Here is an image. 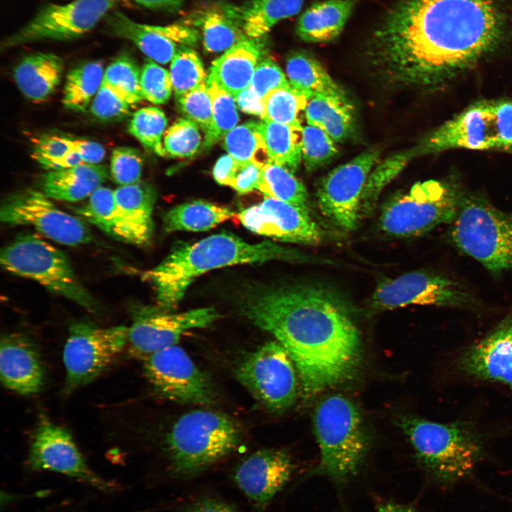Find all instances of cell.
I'll return each instance as SVG.
<instances>
[{
    "instance_id": "obj_32",
    "label": "cell",
    "mask_w": 512,
    "mask_h": 512,
    "mask_svg": "<svg viewBox=\"0 0 512 512\" xmlns=\"http://www.w3.org/2000/svg\"><path fill=\"white\" fill-rule=\"evenodd\" d=\"M286 73L290 85L309 99L320 95L346 97L321 64L306 52H294L288 56Z\"/></svg>"
},
{
    "instance_id": "obj_42",
    "label": "cell",
    "mask_w": 512,
    "mask_h": 512,
    "mask_svg": "<svg viewBox=\"0 0 512 512\" xmlns=\"http://www.w3.org/2000/svg\"><path fill=\"white\" fill-rule=\"evenodd\" d=\"M208 92L212 99V123L205 134L203 148L208 149L223 139L237 126L239 121L237 105L234 97L207 79Z\"/></svg>"
},
{
    "instance_id": "obj_60",
    "label": "cell",
    "mask_w": 512,
    "mask_h": 512,
    "mask_svg": "<svg viewBox=\"0 0 512 512\" xmlns=\"http://www.w3.org/2000/svg\"><path fill=\"white\" fill-rule=\"evenodd\" d=\"M375 512H416L412 506L388 501L380 503Z\"/></svg>"
},
{
    "instance_id": "obj_17",
    "label": "cell",
    "mask_w": 512,
    "mask_h": 512,
    "mask_svg": "<svg viewBox=\"0 0 512 512\" xmlns=\"http://www.w3.org/2000/svg\"><path fill=\"white\" fill-rule=\"evenodd\" d=\"M119 0H73L43 6L26 25L8 36L4 48L41 40H71L90 31Z\"/></svg>"
},
{
    "instance_id": "obj_10",
    "label": "cell",
    "mask_w": 512,
    "mask_h": 512,
    "mask_svg": "<svg viewBox=\"0 0 512 512\" xmlns=\"http://www.w3.org/2000/svg\"><path fill=\"white\" fill-rule=\"evenodd\" d=\"M463 194L450 182L434 179L417 182L386 202L379 217V228L391 237L421 235L437 225L452 223Z\"/></svg>"
},
{
    "instance_id": "obj_34",
    "label": "cell",
    "mask_w": 512,
    "mask_h": 512,
    "mask_svg": "<svg viewBox=\"0 0 512 512\" xmlns=\"http://www.w3.org/2000/svg\"><path fill=\"white\" fill-rule=\"evenodd\" d=\"M304 0H250L241 6L243 31L251 38H262L283 19L297 14Z\"/></svg>"
},
{
    "instance_id": "obj_52",
    "label": "cell",
    "mask_w": 512,
    "mask_h": 512,
    "mask_svg": "<svg viewBox=\"0 0 512 512\" xmlns=\"http://www.w3.org/2000/svg\"><path fill=\"white\" fill-rule=\"evenodd\" d=\"M288 85L289 82L284 72L267 58L258 63L249 87L259 97L264 99L269 92Z\"/></svg>"
},
{
    "instance_id": "obj_25",
    "label": "cell",
    "mask_w": 512,
    "mask_h": 512,
    "mask_svg": "<svg viewBox=\"0 0 512 512\" xmlns=\"http://www.w3.org/2000/svg\"><path fill=\"white\" fill-rule=\"evenodd\" d=\"M263 53L262 38L246 37L213 62L208 80L234 97L249 87Z\"/></svg>"
},
{
    "instance_id": "obj_21",
    "label": "cell",
    "mask_w": 512,
    "mask_h": 512,
    "mask_svg": "<svg viewBox=\"0 0 512 512\" xmlns=\"http://www.w3.org/2000/svg\"><path fill=\"white\" fill-rule=\"evenodd\" d=\"M293 469L291 457L285 450L265 449L238 465L234 481L251 503L262 510L287 484Z\"/></svg>"
},
{
    "instance_id": "obj_48",
    "label": "cell",
    "mask_w": 512,
    "mask_h": 512,
    "mask_svg": "<svg viewBox=\"0 0 512 512\" xmlns=\"http://www.w3.org/2000/svg\"><path fill=\"white\" fill-rule=\"evenodd\" d=\"M176 99L182 113L199 126L206 134L212 123V99L207 81Z\"/></svg>"
},
{
    "instance_id": "obj_27",
    "label": "cell",
    "mask_w": 512,
    "mask_h": 512,
    "mask_svg": "<svg viewBox=\"0 0 512 512\" xmlns=\"http://www.w3.org/2000/svg\"><path fill=\"white\" fill-rule=\"evenodd\" d=\"M107 176L105 166L84 164L47 171L40 176L38 187L50 199L76 202L89 197L102 186Z\"/></svg>"
},
{
    "instance_id": "obj_31",
    "label": "cell",
    "mask_w": 512,
    "mask_h": 512,
    "mask_svg": "<svg viewBox=\"0 0 512 512\" xmlns=\"http://www.w3.org/2000/svg\"><path fill=\"white\" fill-rule=\"evenodd\" d=\"M307 124L324 131L336 142L347 139L354 129L353 108L347 97L315 95L304 110Z\"/></svg>"
},
{
    "instance_id": "obj_16",
    "label": "cell",
    "mask_w": 512,
    "mask_h": 512,
    "mask_svg": "<svg viewBox=\"0 0 512 512\" xmlns=\"http://www.w3.org/2000/svg\"><path fill=\"white\" fill-rule=\"evenodd\" d=\"M0 219L9 225H30L52 240L68 246L89 243L92 235L84 221L58 208L38 189L12 193L2 203Z\"/></svg>"
},
{
    "instance_id": "obj_56",
    "label": "cell",
    "mask_w": 512,
    "mask_h": 512,
    "mask_svg": "<svg viewBox=\"0 0 512 512\" xmlns=\"http://www.w3.org/2000/svg\"><path fill=\"white\" fill-rule=\"evenodd\" d=\"M182 512H239L227 502L214 497L196 498L182 507Z\"/></svg>"
},
{
    "instance_id": "obj_49",
    "label": "cell",
    "mask_w": 512,
    "mask_h": 512,
    "mask_svg": "<svg viewBox=\"0 0 512 512\" xmlns=\"http://www.w3.org/2000/svg\"><path fill=\"white\" fill-rule=\"evenodd\" d=\"M140 152L132 147L119 146L112 153L110 174L112 180L119 186L140 181L143 168Z\"/></svg>"
},
{
    "instance_id": "obj_1",
    "label": "cell",
    "mask_w": 512,
    "mask_h": 512,
    "mask_svg": "<svg viewBox=\"0 0 512 512\" xmlns=\"http://www.w3.org/2000/svg\"><path fill=\"white\" fill-rule=\"evenodd\" d=\"M499 34L491 0H400L371 33L366 55L387 83L434 87L471 68Z\"/></svg>"
},
{
    "instance_id": "obj_9",
    "label": "cell",
    "mask_w": 512,
    "mask_h": 512,
    "mask_svg": "<svg viewBox=\"0 0 512 512\" xmlns=\"http://www.w3.org/2000/svg\"><path fill=\"white\" fill-rule=\"evenodd\" d=\"M1 266L95 313L98 302L81 284L66 255L35 234L18 236L1 251Z\"/></svg>"
},
{
    "instance_id": "obj_19",
    "label": "cell",
    "mask_w": 512,
    "mask_h": 512,
    "mask_svg": "<svg viewBox=\"0 0 512 512\" xmlns=\"http://www.w3.org/2000/svg\"><path fill=\"white\" fill-rule=\"evenodd\" d=\"M29 466L36 470L60 473L101 490L114 489L87 464L70 432L40 415L28 453Z\"/></svg>"
},
{
    "instance_id": "obj_23",
    "label": "cell",
    "mask_w": 512,
    "mask_h": 512,
    "mask_svg": "<svg viewBox=\"0 0 512 512\" xmlns=\"http://www.w3.org/2000/svg\"><path fill=\"white\" fill-rule=\"evenodd\" d=\"M457 368L476 379L498 382L512 389V314L458 357Z\"/></svg>"
},
{
    "instance_id": "obj_44",
    "label": "cell",
    "mask_w": 512,
    "mask_h": 512,
    "mask_svg": "<svg viewBox=\"0 0 512 512\" xmlns=\"http://www.w3.org/2000/svg\"><path fill=\"white\" fill-rule=\"evenodd\" d=\"M141 73L136 63L127 55L115 58L105 69L103 81L130 105L144 100L140 85Z\"/></svg>"
},
{
    "instance_id": "obj_33",
    "label": "cell",
    "mask_w": 512,
    "mask_h": 512,
    "mask_svg": "<svg viewBox=\"0 0 512 512\" xmlns=\"http://www.w3.org/2000/svg\"><path fill=\"white\" fill-rule=\"evenodd\" d=\"M227 207L196 201L175 206L163 217V229L176 231H206L235 215Z\"/></svg>"
},
{
    "instance_id": "obj_58",
    "label": "cell",
    "mask_w": 512,
    "mask_h": 512,
    "mask_svg": "<svg viewBox=\"0 0 512 512\" xmlns=\"http://www.w3.org/2000/svg\"><path fill=\"white\" fill-rule=\"evenodd\" d=\"M237 107L247 114L257 115L262 119L265 116L263 99L255 95L249 87L234 96Z\"/></svg>"
},
{
    "instance_id": "obj_2",
    "label": "cell",
    "mask_w": 512,
    "mask_h": 512,
    "mask_svg": "<svg viewBox=\"0 0 512 512\" xmlns=\"http://www.w3.org/2000/svg\"><path fill=\"white\" fill-rule=\"evenodd\" d=\"M240 310L285 348L306 397L343 383L357 373L359 331L332 292L306 285L257 290L245 297Z\"/></svg>"
},
{
    "instance_id": "obj_46",
    "label": "cell",
    "mask_w": 512,
    "mask_h": 512,
    "mask_svg": "<svg viewBox=\"0 0 512 512\" xmlns=\"http://www.w3.org/2000/svg\"><path fill=\"white\" fill-rule=\"evenodd\" d=\"M301 135L302 157L308 171L324 166L338 154L336 142L320 128L307 124Z\"/></svg>"
},
{
    "instance_id": "obj_39",
    "label": "cell",
    "mask_w": 512,
    "mask_h": 512,
    "mask_svg": "<svg viewBox=\"0 0 512 512\" xmlns=\"http://www.w3.org/2000/svg\"><path fill=\"white\" fill-rule=\"evenodd\" d=\"M223 147L240 164L252 162L262 168L271 163L258 122L237 125L223 138Z\"/></svg>"
},
{
    "instance_id": "obj_54",
    "label": "cell",
    "mask_w": 512,
    "mask_h": 512,
    "mask_svg": "<svg viewBox=\"0 0 512 512\" xmlns=\"http://www.w3.org/2000/svg\"><path fill=\"white\" fill-rule=\"evenodd\" d=\"M72 151L78 154L85 164H98L105 155L104 147L99 143L82 139L65 137Z\"/></svg>"
},
{
    "instance_id": "obj_29",
    "label": "cell",
    "mask_w": 512,
    "mask_h": 512,
    "mask_svg": "<svg viewBox=\"0 0 512 512\" xmlns=\"http://www.w3.org/2000/svg\"><path fill=\"white\" fill-rule=\"evenodd\" d=\"M114 191L117 208L131 233L134 245H147L153 233L152 212L156 200L154 188L140 181L119 186Z\"/></svg>"
},
{
    "instance_id": "obj_50",
    "label": "cell",
    "mask_w": 512,
    "mask_h": 512,
    "mask_svg": "<svg viewBox=\"0 0 512 512\" xmlns=\"http://www.w3.org/2000/svg\"><path fill=\"white\" fill-rule=\"evenodd\" d=\"M140 85L144 98L156 105L166 102L173 90L169 73L154 61L144 65Z\"/></svg>"
},
{
    "instance_id": "obj_57",
    "label": "cell",
    "mask_w": 512,
    "mask_h": 512,
    "mask_svg": "<svg viewBox=\"0 0 512 512\" xmlns=\"http://www.w3.org/2000/svg\"><path fill=\"white\" fill-rule=\"evenodd\" d=\"M240 167L239 164L230 154H225L217 161L213 171V175L220 185L231 186Z\"/></svg>"
},
{
    "instance_id": "obj_28",
    "label": "cell",
    "mask_w": 512,
    "mask_h": 512,
    "mask_svg": "<svg viewBox=\"0 0 512 512\" xmlns=\"http://www.w3.org/2000/svg\"><path fill=\"white\" fill-rule=\"evenodd\" d=\"M63 61L50 53L25 57L14 70V80L22 94L34 103L46 101L60 84Z\"/></svg>"
},
{
    "instance_id": "obj_12",
    "label": "cell",
    "mask_w": 512,
    "mask_h": 512,
    "mask_svg": "<svg viewBox=\"0 0 512 512\" xmlns=\"http://www.w3.org/2000/svg\"><path fill=\"white\" fill-rule=\"evenodd\" d=\"M238 380L268 410L280 413L294 402L297 369L277 341L267 342L242 358L235 368Z\"/></svg>"
},
{
    "instance_id": "obj_35",
    "label": "cell",
    "mask_w": 512,
    "mask_h": 512,
    "mask_svg": "<svg viewBox=\"0 0 512 512\" xmlns=\"http://www.w3.org/2000/svg\"><path fill=\"white\" fill-rule=\"evenodd\" d=\"M75 213L103 232L119 240L134 244L133 237L125 225L112 189L100 186L90 196L87 203Z\"/></svg>"
},
{
    "instance_id": "obj_40",
    "label": "cell",
    "mask_w": 512,
    "mask_h": 512,
    "mask_svg": "<svg viewBox=\"0 0 512 512\" xmlns=\"http://www.w3.org/2000/svg\"><path fill=\"white\" fill-rule=\"evenodd\" d=\"M416 155L415 149L394 154L373 167L367 179L361 204V216L373 211L383 190Z\"/></svg>"
},
{
    "instance_id": "obj_11",
    "label": "cell",
    "mask_w": 512,
    "mask_h": 512,
    "mask_svg": "<svg viewBox=\"0 0 512 512\" xmlns=\"http://www.w3.org/2000/svg\"><path fill=\"white\" fill-rule=\"evenodd\" d=\"M129 328L102 327L75 321L69 328L63 352L65 368L64 393H70L100 375L128 345Z\"/></svg>"
},
{
    "instance_id": "obj_51",
    "label": "cell",
    "mask_w": 512,
    "mask_h": 512,
    "mask_svg": "<svg viewBox=\"0 0 512 512\" xmlns=\"http://www.w3.org/2000/svg\"><path fill=\"white\" fill-rule=\"evenodd\" d=\"M130 105L102 81L90 106L92 114L102 120L125 117L129 113Z\"/></svg>"
},
{
    "instance_id": "obj_59",
    "label": "cell",
    "mask_w": 512,
    "mask_h": 512,
    "mask_svg": "<svg viewBox=\"0 0 512 512\" xmlns=\"http://www.w3.org/2000/svg\"><path fill=\"white\" fill-rule=\"evenodd\" d=\"M146 8L159 10H175L185 0H132Z\"/></svg>"
},
{
    "instance_id": "obj_45",
    "label": "cell",
    "mask_w": 512,
    "mask_h": 512,
    "mask_svg": "<svg viewBox=\"0 0 512 512\" xmlns=\"http://www.w3.org/2000/svg\"><path fill=\"white\" fill-rule=\"evenodd\" d=\"M169 74L176 97L195 89L208 79L198 53L186 47L175 55Z\"/></svg>"
},
{
    "instance_id": "obj_4",
    "label": "cell",
    "mask_w": 512,
    "mask_h": 512,
    "mask_svg": "<svg viewBox=\"0 0 512 512\" xmlns=\"http://www.w3.org/2000/svg\"><path fill=\"white\" fill-rule=\"evenodd\" d=\"M416 459L433 481L449 486L469 476L484 455V442L469 422L443 424L412 415L398 417Z\"/></svg>"
},
{
    "instance_id": "obj_37",
    "label": "cell",
    "mask_w": 512,
    "mask_h": 512,
    "mask_svg": "<svg viewBox=\"0 0 512 512\" xmlns=\"http://www.w3.org/2000/svg\"><path fill=\"white\" fill-rule=\"evenodd\" d=\"M103 63L90 61L72 69L67 75L63 104L75 112H85L103 81Z\"/></svg>"
},
{
    "instance_id": "obj_26",
    "label": "cell",
    "mask_w": 512,
    "mask_h": 512,
    "mask_svg": "<svg viewBox=\"0 0 512 512\" xmlns=\"http://www.w3.org/2000/svg\"><path fill=\"white\" fill-rule=\"evenodd\" d=\"M193 26L201 31L203 44L208 53L226 51L245 36L241 6L217 2L191 17Z\"/></svg>"
},
{
    "instance_id": "obj_24",
    "label": "cell",
    "mask_w": 512,
    "mask_h": 512,
    "mask_svg": "<svg viewBox=\"0 0 512 512\" xmlns=\"http://www.w3.org/2000/svg\"><path fill=\"white\" fill-rule=\"evenodd\" d=\"M0 376L3 385L18 394L30 395L42 390L46 370L39 350L30 338L18 333L1 336Z\"/></svg>"
},
{
    "instance_id": "obj_55",
    "label": "cell",
    "mask_w": 512,
    "mask_h": 512,
    "mask_svg": "<svg viewBox=\"0 0 512 512\" xmlns=\"http://www.w3.org/2000/svg\"><path fill=\"white\" fill-rule=\"evenodd\" d=\"M260 173L261 168L252 162L240 164L239 171L230 187L240 193H247L257 189Z\"/></svg>"
},
{
    "instance_id": "obj_14",
    "label": "cell",
    "mask_w": 512,
    "mask_h": 512,
    "mask_svg": "<svg viewBox=\"0 0 512 512\" xmlns=\"http://www.w3.org/2000/svg\"><path fill=\"white\" fill-rule=\"evenodd\" d=\"M380 151L369 149L339 165L320 181L316 201L321 213L339 229L354 230L361 216L363 192Z\"/></svg>"
},
{
    "instance_id": "obj_15",
    "label": "cell",
    "mask_w": 512,
    "mask_h": 512,
    "mask_svg": "<svg viewBox=\"0 0 512 512\" xmlns=\"http://www.w3.org/2000/svg\"><path fill=\"white\" fill-rule=\"evenodd\" d=\"M144 372L160 397L188 405H211L216 392L210 378L174 345L144 358Z\"/></svg>"
},
{
    "instance_id": "obj_6",
    "label": "cell",
    "mask_w": 512,
    "mask_h": 512,
    "mask_svg": "<svg viewBox=\"0 0 512 512\" xmlns=\"http://www.w3.org/2000/svg\"><path fill=\"white\" fill-rule=\"evenodd\" d=\"M241 440L238 424L213 410H196L179 417L166 435L171 474L193 476L232 453Z\"/></svg>"
},
{
    "instance_id": "obj_3",
    "label": "cell",
    "mask_w": 512,
    "mask_h": 512,
    "mask_svg": "<svg viewBox=\"0 0 512 512\" xmlns=\"http://www.w3.org/2000/svg\"><path fill=\"white\" fill-rule=\"evenodd\" d=\"M272 260L302 262L306 257L271 241L249 243L233 234L220 233L194 243L175 245L163 261L143 274L142 279L154 290L157 306L171 311L201 274L224 267Z\"/></svg>"
},
{
    "instance_id": "obj_5",
    "label": "cell",
    "mask_w": 512,
    "mask_h": 512,
    "mask_svg": "<svg viewBox=\"0 0 512 512\" xmlns=\"http://www.w3.org/2000/svg\"><path fill=\"white\" fill-rule=\"evenodd\" d=\"M314 430L321 457L311 474L346 484L358 474L369 449L358 407L341 395L325 397L315 408Z\"/></svg>"
},
{
    "instance_id": "obj_47",
    "label": "cell",
    "mask_w": 512,
    "mask_h": 512,
    "mask_svg": "<svg viewBox=\"0 0 512 512\" xmlns=\"http://www.w3.org/2000/svg\"><path fill=\"white\" fill-rule=\"evenodd\" d=\"M198 126L188 119H178L163 136L166 155L171 157H189L194 155L201 144Z\"/></svg>"
},
{
    "instance_id": "obj_8",
    "label": "cell",
    "mask_w": 512,
    "mask_h": 512,
    "mask_svg": "<svg viewBox=\"0 0 512 512\" xmlns=\"http://www.w3.org/2000/svg\"><path fill=\"white\" fill-rule=\"evenodd\" d=\"M450 235L455 246L494 274L512 272V212L464 193Z\"/></svg>"
},
{
    "instance_id": "obj_41",
    "label": "cell",
    "mask_w": 512,
    "mask_h": 512,
    "mask_svg": "<svg viewBox=\"0 0 512 512\" xmlns=\"http://www.w3.org/2000/svg\"><path fill=\"white\" fill-rule=\"evenodd\" d=\"M265 116L262 121L302 128L300 113L306 107L309 97L288 85L269 92L263 99Z\"/></svg>"
},
{
    "instance_id": "obj_22",
    "label": "cell",
    "mask_w": 512,
    "mask_h": 512,
    "mask_svg": "<svg viewBox=\"0 0 512 512\" xmlns=\"http://www.w3.org/2000/svg\"><path fill=\"white\" fill-rule=\"evenodd\" d=\"M108 28L112 33L129 40L147 57L161 64L171 61L181 49L195 45L199 39V31L193 26L182 23L153 26L139 23L120 12L108 18Z\"/></svg>"
},
{
    "instance_id": "obj_20",
    "label": "cell",
    "mask_w": 512,
    "mask_h": 512,
    "mask_svg": "<svg viewBox=\"0 0 512 512\" xmlns=\"http://www.w3.org/2000/svg\"><path fill=\"white\" fill-rule=\"evenodd\" d=\"M238 218L250 231L281 242L317 245L323 238L309 211L272 198L265 196L260 203L241 210Z\"/></svg>"
},
{
    "instance_id": "obj_43",
    "label": "cell",
    "mask_w": 512,
    "mask_h": 512,
    "mask_svg": "<svg viewBox=\"0 0 512 512\" xmlns=\"http://www.w3.org/2000/svg\"><path fill=\"white\" fill-rule=\"evenodd\" d=\"M167 125L164 112L155 107L137 110L128 124V131L145 148L159 156L166 153L161 142Z\"/></svg>"
},
{
    "instance_id": "obj_18",
    "label": "cell",
    "mask_w": 512,
    "mask_h": 512,
    "mask_svg": "<svg viewBox=\"0 0 512 512\" xmlns=\"http://www.w3.org/2000/svg\"><path fill=\"white\" fill-rule=\"evenodd\" d=\"M170 311L159 306H137L134 309L128 333V345L132 354L144 358L176 345L184 332L210 326L220 317L212 307L180 313Z\"/></svg>"
},
{
    "instance_id": "obj_36",
    "label": "cell",
    "mask_w": 512,
    "mask_h": 512,
    "mask_svg": "<svg viewBox=\"0 0 512 512\" xmlns=\"http://www.w3.org/2000/svg\"><path fill=\"white\" fill-rule=\"evenodd\" d=\"M271 163L287 168L292 173L298 169L302 157V128L272 122H258Z\"/></svg>"
},
{
    "instance_id": "obj_30",
    "label": "cell",
    "mask_w": 512,
    "mask_h": 512,
    "mask_svg": "<svg viewBox=\"0 0 512 512\" xmlns=\"http://www.w3.org/2000/svg\"><path fill=\"white\" fill-rule=\"evenodd\" d=\"M356 0H324L311 4L300 16L297 36L306 42H329L338 37L353 11Z\"/></svg>"
},
{
    "instance_id": "obj_13",
    "label": "cell",
    "mask_w": 512,
    "mask_h": 512,
    "mask_svg": "<svg viewBox=\"0 0 512 512\" xmlns=\"http://www.w3.org/2000/svg\"><path fill=\"white\" fill-rule=\"evenodd\" d=\"M370 305L389 310L408 305H437L464 309L478 307L474 295L463 284L442 274L417 270L381 282Z\"/></svg>"
},
{
    "instance_id": "obj_38",
    "label": "cell",
    "mask_w": 512,
    "mask_h": 512,
    "mask_svg": "<svg viewBox=\"0 0 512 512\" xmlns=\"http://www.w3.org/2000/svg\"><path fill=\"white\" fill-rule=\"evenodd\" d=\"M257 189L266 197L293 204L309 212L305 186L285 167L274 163L262 167Z\"/></svg>"
},
{
    "instance_id": "obj_7",
    "label": "cell",
    "mask_w": 512,
    "mask_h": 512,
    "mask_svg": "<svg viewBox=\"0 0 512 512\" xmlns=\"http://www.w3.org/2000/svg\"><path fill=\"white\" fill-rule=\"evenodd\" d=\"M452 149L512 154V99L481 100L427 134L416 154Z\"/></svg>"
},
{
    "instance_id": "obj_53",
    "label": "cell",
    "mask_w": 512,
    "mask_h": 512,
    "mask_svg": "<svg viewBox=\"0 0 512 512\" xmlns=\"http://www.w3.org/2000/svg\"><path fill=\"white\" fill-rule=\"evenodd\" d=\"M72 151L65 137L46 135L34 140L32 157L41 164L45 161L62 158Z\"/></svg>"
}]
</instances>
